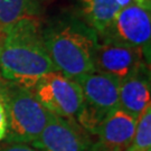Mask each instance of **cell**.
Masks as SVG:
<instances>
[{
  "label": "cell",
  "mask_w": 151,
  "mask_h": 151,
  "mask_svg": "<svg viewBox=\"0 0 151 151\" xmlns=\"http://www.w3.org/2000/svg\"><path fill=\"white\" fill-rule=\"evenodd\" d=\"M57 70L50 60L37 18H25L0 37V76L32 90L40 77Z\"/></svg>",
  "instance_id": "6da1fadb"
},
{
  "label": "cell",
  "mask_w": 151,
  "mask_h": 151,
  "mask_svg": "<svg viewBox=\"0 0 151 151\" xmlns=\"http://www.w3.org/2000/svg\"><path fill=\"white\" fill-rule=\"evenodd\" d=\"M44 42L55 68L73 80L96 70L97 32L76 14L65 12L43 29Z\"/></svg>",
  "instance_id": "7a4b0ae2"
},
{
  "label": "cell",
  "mask_w": 151,
  "mask_h": 151,
  "mask_svg": "<svg viewBox=\"0 0 151 151\" xmlns=\"http://www.w3.org/2000/svg\"><path fill=\"white\" fill-rule=\"evenodd\" d=\"M0 99L8 120L5 142L34 143L44 131L50 112L39 103L30 88L0 80Z\"/></svg>",
  "instance_id": "3957f363"
},
{
  "label": "cell",
  "mask_w": 151,
  "mask_h": 151,
  "mask_svg": "<svg viewBox=\"0 0 151 151\" xmlns=\"http://www.w3.org/2000/svg\"><path fill=\"white\" fill-rule=\"evenodd\" d=\"M39 103L50 113L66 120H74L84 102L80 84L54 70L40 77L32 88Z\"/></svg>",
  "instance_id": "277c9868"
},
{
  "label": "cell",
  "mask_w": 151,
  "mask_h": 151,
  "mask_svg": "<svg viewBox=\"0 0 151 151\" xmlns=\"http://www.w3.org/2000/svg\"><path fill=\"white\" fill-rule=\"evenodd\" d=\"M149 60L142 49L109 35L99 36L95 58L97 70L116 77L119 81L149 67Z\"/></svg>",
  "instance_id": "5b68a950"
},
{
  "label": "cell",
  "mask_w": 151,
  "mask_h": 151,
  "mask_svg": "<svg viewBox=\"0 0 151 151\" xmlns=\"http://www.w3.org/2000/svg\"><path fill=\"white\" fill-rule=\"evenodd\" d=\"M104 35L118 38L142 49L146 57L150 60V5L133 2L120 9Z\"/></svg>",
  "instance_id": "8992f818"
},
{
  "label": "cell",
  "mask_w": 151,
  "mask_h": 151,
  "mask_svg": "<svg viewBox=\"0 0 151 151\" xmlns=\"http://www.w3.org/2000/svg\"><path fill=\"white\" fill-rule=\"evenodd\" d=\"M32 146L39 151H95L91 135L74 120L63 119L53 113Z\"/></svg>",
  "instance_id": "52a82bcc"
},
{
  "label": "cell",
  "mask_w": 151,
  "mask_h": 151,
  "mask_svg": "<svg viewBox=\"0 0 151 151\" xmlns=\"http://www.w3.org/2000/svg\"><path fill=\"white\" fill-rule=\"evenodd\" d=\"M137 122V116L121 108L111 111L97 129L94 150L125 151L132 142Z\"/></svg>",
  "instance_id": "ba28073f"
},
{
  "label": "cell",
  "mask_w": 151,
  "mask_h": 151,
  "mask_svg": "<svg viewBox=\"0 0 151 151\" xmlns=\"http://www.w3.org/2000/svg\"><path fill=\"white\" fill-rule=\"evenodd\" d=\"M76 82L82 88L84 101L103 113L109 114L120 108V81L116 77L96 70L78 77Z\"/></svg>",
  "instance_id": "9c48e42d"
},
{
  "label": "cell",
  "mask_w": 151,
  "mask_h": 151,
  "mask_svg": "<svg viewBox=\"0 0 151 151\" xmlns=\"http://www.w3.org/2000/svg\"><path fill=\"white\" fill-rule=\"evenodd\" d=\"M119 102L120 108L137 118H139L147 109L150 108L149 67L120 81Z\"/></svg>",
  "instance_id": "30bf717a"
},
{
  "label": "cell",
  "mask_w": 151,
  "mask_h": 151,
  "mask_svg": "<svg viewBox=\"0 0 151 151\" xmlns=\"http://www.w3.org/2000/svg\"><path fill=\"white\" fill-rule=\"evenodd\" d=\"M76 15L102 36L121 9L116 0H74Z\"/></svg>",
  "instance_id": "8fae6325"
},
{
  "label": "cell",
  "mask_w": 151,
  "mask_h": 151,
  "mask_svg": "<svg viewBox=\"0 0 151 151\" xmlns=\"http://www.w3.org/2000/svg\"><path fill=\"white\" fill-rule=\"evenodd\" d=\"M44 0H0V30L25 18H37L43 11Z\"/></svg>",
  "instance_id": "7c38bea8"
},
{
  "label": "cell",
  "mask_w": 151,
  "mask_h": 151,
  "mask_svg": "<svg viewBox=\"0 0 151 151\" xmlns=\"http://www.w3.org/2000/svg\"><path fill=\"white\" fill-rule=\"evenodd\" d=\"M125 151H151V106L138 118L132 142Z\"/></svg>",
  "instance_id": "4fadbf2b"
},
{
  "label": "cell",
  "mask_w": 151,
  "mask_h": 151,
  "mask_svg": "<svg viewBox=\"0 0 151 151\" xmlns=\"http://www.w3.org/2000/svg\"><path fill=\"white\" fill-rule=\"evenodd\" d=\"M7 129H8V120H7V113L4 101L0 99V143L5 141L7 135Z\"/></svg>",
  "instance_id": "5bb4252c"
},
{
  "label": "cell",
  "mask_w": 151,
  "mask_h": 151,
  "mask_svg": "<svg viewBox=\"0 0 151 151\" xmlns=\"http://www.w3.org/2000/svg\"><path fill=\"white\" fill-rule=\"evenodd\" d=\"M0 151H39L35 147L25 143H7L0 146Z\"/></svg>",
  "instance_id": "9a60e30c"
},
{
  "label": "cell",
  "mask_w": 151,
  "mask_h": 151,
  "mask_svg": "<svg viewBox=\"0 0 151 151\" xmlns=\"http://www.w3.org/2000/svg\"><path fill=\"white\" fill-rule=\"evenodd\" d=\"M1 35H2V32H1V30H0V37H1Z\"/></svg>",
  "instance_id": "2e32d148"
}]
</instances>
